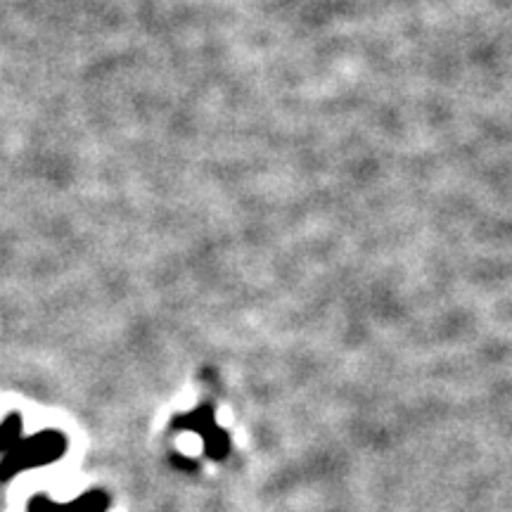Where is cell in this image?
<instances>
[{
	"mask_svg": "<svg viewBox=\"0 0 512 512\" xmlns=\"http://www.w3.org/2000/svg\"><path fill=\"white\" fill-rule=\"evenodd\" d=\"M67 453V437L62 432L46 430L24 437L12 451L3 453L0 460V482H10L19 472L31 467H46L57 463Z\"/></svg>",
	"mask_w": 512,
	"mask_h": 512,
	"instance_id": "obj_1",
	"label": "cell"
},
{
	"mask_svg": "<svg viewBox=\"0 0 512 512\" xmlns=\"http://www.w3.org/2000/svg\"><path fill=\"white\" fill-rule=\"evenodd\" d=\"M228 453H230V434L226 430H221V427L204 439V456H209L211 460H223Z\"/></svg>",
	"mask_w": 512,
	"mask_h": 512,
	"instance_id": "obj_5",
	"label": "cell"
},
{
	"mask_svg": "<svg viewBox=\"0 0 512 512\" xmlns=\"http://www.w3.org/2000/svg\"><path fill=\"white\" fill-rule=\"evenodd\" d=\"M24 439V420L19 413H10L0 422V453H8Z\"/></svg>",
	"mask_w": 512,
	"mask_h": 512,
	"instance_id": "obj_4",
	"label": "cell"
},
{
	"mask_svg": "<svg viewBox=\"0 0 512 512\" xmlns=\"http://www.w3.org/2000/svg\"><path fill=\"white\" fill-rule=\"evenodd\" d=\"M174 430H185L200 434L202 441L219 430V422H216V411L211 403H200L195 411L176 415L174 418Z\"/></svg>",
	"mask_w": 512,
	"mask_h": 512,
	"instance_id": "obj_3",
	"label": "cell"
},
{
	"mask_svg": "<svg viewBox=\"0 0 512 512\" xmlns=\"http://www.w3.org/2000/svg\"><path fill=\"white\" fill-rule=\"evenodd\" d=\"M110 496L102 489H91L69 503H57L46 494H36L29 501L27 512H107Z\"/></svg>",
	"mask_w": 512,
	"mask_h": 512,
	"instance_id": "obj_2",
	"label": "cell"
}]
</instances>
